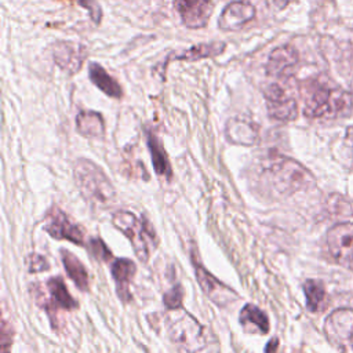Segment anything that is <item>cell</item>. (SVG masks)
Here are the masks:
<instances>
[{"instance_id": "cell-1", "label": "cell", "mask_w": 353, "mask_h": 353, "mask_svg": "<svg viewBox=\"0 0 353 353\" xmlns=\"http://www.w3.org/2000/svg\"><path fill=\"white\" fill-rule=\"evenodd\" d=\"M250 181L254 192L265 199H281L314 185L312 174L302 164L279 154L258 164Z\"/></svg>"}, {"instance_id": "cell-2", "label": "cell", "mask_w": 353, "mask_h": 353, "mask_svg": "<svg viewBox=\"0 0 353 353\" xmlns=\"http://www.w3.org/2000/svg\"><path fill=\"white\" fill-rule=\"evenodd\" d=\"M303 113L309 119H339L350 114L352 94L334 83L328 76L317 74L301 84Z\"/></svg>"}, {"instance_id": "cell-3", "label": "cell", "mask_w": 353, "mask_h": 353, "mask_svg": "<svg viewBox=\"0 0 353 353\" xmlns=\"http://www.w3.org/2000/svg\"><path fill=\"white\" fill-rule=\"evenodd\" d=\"M168 334L188 353H219V342L212 331L189 313H176L170 321Z\"/></svg>"}, {"instance_id": "cell-4", "label": "cell", "mask_w": 353, "mask_h": 353, "mask_svg": "<svg viewBox=\"0 0 353 353\" xmlns=\"http://www.w3.org/2000/svg\"><path fill=\"white\" fill-rule=\"evenodd\" d=\"M74 179L77 188L84 197V200L99 210L108 208L116 199V190L102 171L95 163L87 159H79L74 164Z\"/></svg>"}, {"instance_id": "cell-5", "label": "cell", "mask_w": 353, "mask_h": 353, "mask_svg": "<svg viewBox=\"0 0 353 353\" xmlns=\"http://www.w3.org/2000/svg\"><path fill=\"white\" fill-rule=\"evenodd\" d=\"M112 222L132 244L135 255L146 262L149 258V243L154 244L156 233L146 218H138L130 211H117L113 214Z\"/></svg>"}, {"instance_id": "cell-6", "label": "cell", "mask_w": 353, "mask_h": 353, "mask_svg": "<svg viewBox=\"0 0 353 353\" xmlns=\"http://www.w3.org/2000/svg\"><path fill=\"white\" fill-rule=\"evenodd\" d=\"M268 114L277 121H292L298 116V103L294 95L280 83H270L263 87Z\"/></svg>"}, {"instance_id": "cell-7", "label": "cell", "mask_w": 353, "mask_h": 353, "mask_svg": "<svg viewBox=\"0 0 353 353\" xmlns=\"http://www.w3.org/2000/svg\"><path fill=\"white\" fill-rule=\"evenodd\" d=\"M324 332L334 346L353 353V310L338 309L332 312L324 323Z\"/></svg>"}, {"instance_id": "cell-8", "label": "cell", "mask_w": 353, "mask_h": 353, "mask_svg": "<svg viewBox=\"0 0 353 353\" xmlns=\"http://www.w3.org/2000/svg\"><path fill=\"white\" fill-rule=\"evenodd\" d=\"M190 258H192V263H193V268H194V274H196V279H197V283H199L200 288L207 295V298H210L215 305L228 306L229 303L234 302L239 298L237 294L230 287H228L226 284L219 281L215 276H212L200 263L194 251H192Z\"/></svg>"}, {"instance_id": "cell-9", "label": "cell", "mask_w": 353, "mask_h": 353, "mask_svg": "<svg viewBox=\"0 0 353 353\" xmlns=\"http://www.w3.org/2000/svg\"><path fill=\"white\" fill-rule=\"evenodd\" d=\"M330 255L341 265L353 269V223L342 222L334 225L325 236Z\"/></svg>"}, {"instance_id": "cell-10", "label": "cell", "mask_w": 353, "mask_h": 353, "mask_svg": "<svg viewBox=\"0 0 353 353\" xmlns=\"http://www.w3.org/2000/svg\"><path fill=\"white\" fill-rule=\"evenodd\" d=\"M44 230L54 239L69 240L74 244H84V230L74 223L63 211L54 207L48 214Z\"/></svg>"}, {"instance_id": "cell-11", "label": "cell", "mask_w": 353, "mask_h": 353, "mask_svg": "<svg viewBox=\"0 0 353 353\" xmlns=\"http://www.w3.org/2000/svg\"><path fill=\"white\" fill-rule=\"evenodd\" d=\"M174 6L189 29L204 28L214 11L212 0H174Z\"/></svg>"}, {"instance_id": "cell-12", "label": "cell", "mask_w": 353, "mask_h": 353, "mask_svg": "<svg viewBox=\"0 0 353 353\" xmlns=\"http://www.w3.org/2000/svg\"><path fill=\"white\" fill-rule=\"evenodd\" d=\"M255 17V7L245 0L229 3L218 19V26L225 32H236L243 29Z\"/></svg>"}, {"instance_id": "cell-13", "label": "cell", "mask_w": 353, "mask_h": 353, "mask_svg": "<svg viewBox=\"0 0 353 353\" xmlns=\"http://www.w3.org/2000/svg\"><path fill=\"white\" fill-rule=\"evenodd\" d=\"M298 51L290 46L284 44L280 47H276L270 54L266 61L265 69L269 76L279 77V79H285L291 74L294 68L298 63Z\"/></svg>"}, {"instance_id": "cell-14", "label": "cell", "mask_w": 353, "mask_h": 353, "mask_svg": "<svg viewBox=\"0 0 353 353\" xmlns=\"http://www.w3.org/2000/svg\"><path fill=\"white\" fill-rule=\"evenodd\" d=\"M54 62L66 73L73 74L80 70L85 59V48L70 41H58L52 48Z\"/></svg>"}, {"instance_id": "cell-15", "label": "cell", "mask_w": 353, "mask_h": 353, "mask_svg": "<svg viewBox=\"0 0 353 353\" xmlns=\"http://www.w3.org/2000/svg\"><path fill=\"white\" fill-rule=\"evenodd\" d=\"M225 135L232 143L251 146L259 141V128L250 119L233 117L226 123Z\"/></svg>"}, {"instance_id": "cell-16", "label": "cell", "mask_w": 353, "mask_h": 353, "mask_svg": "<svg viewBox=\"0 0 353 353\" xmlns=\"http://www.w3.org/2000/svg\"><path fill=\"white\" fill-rule=\"evenodd\" d=\"M47 290L50 294L48 303L43 305V307L48 312L50 317H54V312L57 310H74L77 307V302L69 294L63 280L61 277H51L47 281Z\"/></svg>"}, {"instance_id": "cell-17", "label": "cell", "mask_w": 353, "mask_h": 353, "mask_svg": "<svg viewBox=\"0 0 353 353\" xmlns=\"http://www.w3.org/2000/svg\"><path fill=\"white\" fill-rule=\"evenodd\" d=\"M112 276L116 283V290L119 294V298L123 302L131 301L130 294V283L135 274L137 266L131 259L127 258H119L112 262Z\"/></svg>"}, {"instance_id": "cell-18", "label": "cell", "mask_w": 353, "mask_h": 353, "mask_svg": "<svg viewBox=\"0 0 353 353\" xmlns=\"http://www.w3.org/2000/svg\"><path fill=\"white\" fill-rule=\"evenodd\" d=\"M240 324L247 332L255 334H268L269 332V320L265 312L258 306L247 303L240 312Z\"/></svg>"}, {"instance_id": "cell-19", "label": "cell", "mask_w": 353, "mask_h": 353, "mask_svg": "<svg viewBox=\"0 0 353 353\" xmlns=\"http://www.w3.org/2000/svg\"><path fill=\"white\" fill-rule=\"evenodd\" d=\"M88 74H90V80L92 81V84L97 85L108 97H112L116 99L121 98V95H123L121 87L101 65H98L95 62L90 63Z\"/></svg>"}, {"instance_id": "cell-20", "label": "cell", "mask_w": 353, "mask_h": 353, "mask_svg": "<svg viewBox=\"0 0 353 353\" xmlns=\"http://www.w3.org/2000/svg\"><path fill=\"white\" fill-rule=\"evenodd\" d=\"M77 131L88 138H102L105 134V123L102 116L94 110H81L76 116Z\"/></svg>"}, {"instance_id": "cell-21", "label": "cell", "mask_w": 353, "mask_h": 353, "mask_svg": "<svg viewBox=\"0 0 353 353\" xmlns=\"http://www.w3.org/2000/svg\"><path fill=\"white\" fill-rule=\"evenodd\" d=\"M146 142H148V148H149V152L152 156V163H153L156 174L160 176L171 178V175H172L171 164L168 161L167 153H165L161 142L154 135V132H152L149 130L146 131Z\"/></svg>"}, {"instance_id": "cell-22", "label": "cell", "mask_w": 353, "mask_h": 353, "mask_svg": "<svg viewBox=\"0 0 353 353\" xmlns=\"http://www.w3.org/2000/svg\"><path fill=\"white\" fill-rule=\"evenodd\" d=\"M61 259L68 276L81 291L88 290V273L81 261L68 250H61Z\"/></svg>"}, {"instance_id": "cell-23", "label": "cell", "mask_w": 353, "mask_h": 353, "mask_svg": "<svg viewBox=\"0 0 353 353\" xmlns=\"http://www.w3.org/2000/svg\"><path fill=\"white\" fill-rule=\"evenodd\" d=\"M225 50V43L215 41V43H201L192 46L189 50H185L176 55L170 57V59H182V61H197L208 57H216Z\"/></svg>"}, {"instance_id": "cell-24", "label": "cell", "mask_w": 353, "mask_h": 353, "mask_svg": "<svg viewBox=\"0 0 353 353\" xmlns=\"http://www.w3.org/2000/svg\"><path fill=\"white\" fill-rule=\"evenodd\" d=\"M303 292L306 298V307L307 310L317 313L325 309V288L324 284L319 280H306L303 284Z\"/></svg>"}, {"instance_id": "cell-25", "label": "cell", "mask_w": 353, "mask_h": 353, "mask_svg": "<svg viewBox=\"0 0 353 353\" xmlns=\"http://www.w3.org/2000/svg\"><path fill=\"white\" fill-rule=\"evenodd\" d=\"M182 299H183V290L179 284L174 285L171 290H168L164 296H163V302H164V306L168 309V310H175V309H179L181 305H182Z\"/></svg>"}, {"instance_id": "cell-26", "label": "cell", "mask_w": 353, "mask_h": 353, "mask_svg": "<svg viewBox=\"0 0 353 353\" xmlns=\"http://www.w3.org/2000/svg\"><path fill=\"white\" fill-rule=\"evenodd\" d=\"M88 250L98 261L106 262L112 259V252L108 250V247L101 239H91L88 243Z\"/></svg>"}, {"instance_id": "cell-27", "label": "cell", "mask_w": 353, "mask_h": 353, "mask_svg": "<svg viewBox=\"0 0 353 353\" xmlns=\"http://www.w3.org/2000/svg\"><path fill=\"white\" fill-rule=\"evenodd\" d=\"M76 1H77L81 7H84L85 10H88L90 17H91V19H92L95 23H99V22H101L102 11H101L99 4H98L95 0H76Z\"/></svg>"}, {"instance_id": "cell-28", "label": "cell", "mask_w": 353, "mask_h": 353, "mask_svg": "<svg viewBox=\"0 0 353 353\" xmlns=\"http://www.w3.org/2000/svg\"><path fill=\"white\" fill-rule=\"evenodd\" d=\"M48 269V262L44 256L39 254H33L29 258V272H43Z\"/></svg>"}, {"instance_id": "cell-29", "label": "cell", "mask_w": 353, "mask_h": 353, "mask_svg": "<svg viewBox=\"0 0 353 353\" xmlns=\"http://www.w3.org/2000/svg\"><path fill=\"white\" fill-rule=\"evenodd\" d=\"M347 72V91L353 95V48L349 51V57H347V66H346Z\"/></svg>"}, {"instance_id": "cell-30", "label": "cell", "mask_w": 353, "mask_h": 353, "mask_svg": "<svg viewBox=\"0 0 353 353\" xmlns=\"http://www.w3.org/2000/svg\"><path fill=\"white\" fill-rule=\"evenodd\" d=\"M272 8H274V10H283V8H285L291 1H294V0H265Z\"/></svg>"}, {"instance_id": "cell-31", "label": "cell", "mask_w": 353, "mask_h": 353, "mask_svg": "<svg viewBox=\"0 0 353 353\" xmlns=\"http://www.w3.org/2000/svg\"><path fill=\"white\" fill-rule=\"evenodd\" d=\"M277 350H279V339L273 338L268 342L265 347V353H277Z\"/></svg>"}, {"instance_id": "cell-32", "label": "cell", "mask_w": 353, "mask_h": 353, "mask_svg": "<svg viewBox=\"0 0 353 353\" xmlns=\"http://www.w3.org/2000/svg\"><path fill=\"white\" fill-rule=\"evenodd\" d=\"M346 138H349L350 143L353 145V127H350V128L346 131Z\"/></svg>"}]
</instances>
